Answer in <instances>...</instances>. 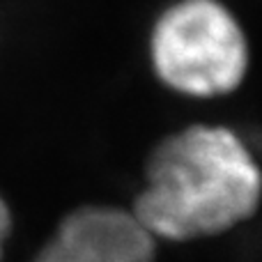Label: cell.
Instances as JSON below:
<instances>
[{"label": "cell", "mask_w": 262, "mask_h": 262, "mask_svg": "<svg viewBox=\"0 0 262 262\" xmlns=\"http://www.w3.org/2000/svg\"><path fill=\"white\" fill-rule=\"evenodd\" d=\"M152 62L168 88L191 97L237 90L249 69V44L219 0H180L152 30Z\"/></svg>", "instance_id": "2"}, {"label": "cell", "mask_w": 262, "mask_h": 262, "mask_svg": "<svg viewBox=\"0 0 262 262\" xmlns=\"http://www.w3.org/2000/svg\"><path fill=\"white\" fill-rule=\"evenodd\" d=\"M9 230H12V214H9V207L5 205V200L0 198V255H3V246L9 237Z\"/></svg>", "instance_id": "4"}, {"label": "cell", "mask_w": 262, "mask_h": 262, "mask_svg": "<svg viewBox=\"0 0 262 262\" xmlns=\"http://www.w3.org/2000/svg\"><path fill=\"white\" fill-rule=\"evenodd\" d=\"M258 203L260 170L239 136L198 124L154 147L131 214L154 239L184 242L230 230Z\"/></svg>", "instance_id": "1"}, {"label": "cell", "mask_w": 262, "mask_h": 262, "mask_svg": "<svg viewBox=\"0 0 262 262\" xmlns=\"http://www.w3.org/2000/svg\"><path fill=\"white\" fill-rule=\"evenodd\" d=\"M157 239L131 209L81 207L58 226L35 262H154Z\"/></svg>", "instance_id": "3"}]
</instances>
